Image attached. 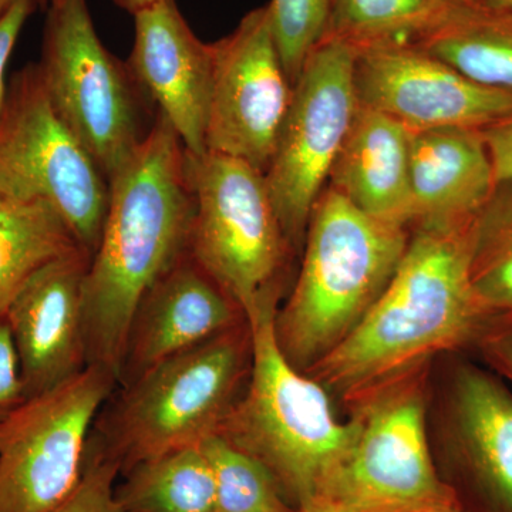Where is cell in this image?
Instances as JSON below:
<instances>
[{
	"mask_svg": "<svg viewBox=\"0 0 512 512\" xmlns=\"http://www.w3.org/2000/svg\"><path fill=\"white\" fill-rule=\"evenodd\" d=\"M188 170L195 198L190 254L247 313L265 293L279 291L291 248L265 174L210 151L188 153Z\"/></svg>",
	"mask_w": 512,
	"mask_h": 512,
	"instance_id": "cell-8",
	"label": "cell"
},
{
	"mask_svg": "<svg viewBox=\"0 0 512 512\" xmlns=\"http://www.w3.org/2000/svg\"><path fill=\"white\" fill-rule=\"evenodd\" d=\"M195 198L188 151L160 111L109 180V207L83 282L87 366L119 380L128 329L144 296L190 252Z\"/></svg>",
	"mask_w": 512,
	"mask_h": 512,
	"instance_id": "cell-1",
	"label": "cell"
},
{
	"mask_svg": "<svg viewBox=\"0 0 512 512\" xmlns=\"http://www.w3.org/2000/svg\"><path fill=\"white\" fill-rule=\"evenodd\" d=\"M249 363L245 320L117 386L94 421L87 446L116 464L120 476L143 461L197 446L237 402Z\"/></svg>",
	"mask_w": 512,
	"mask_h": 512,
	"instance_id": "cell-5",
	"label": "cell"
},
{
	"mask_svg": "<svg viewBox=\"0 0 512 512\" xmlns=\"http://www.w3.org/2000/svg\"><path fill=\"white\" fill-rule=\"evenodd\" d=\"M412 133L380 111L359 106L328 185L377 220L410 227Z\"/></svg>",
	"mask_w": 512,
	"mask_h": 512,
	"instance_id": "cell-18",
	"label": "cell"
},
{
	"mask_svg": "<svg viewBox=\"0 0 512 512\" xmlns=\"http://www.w3.org/2000/svg\"><path fill=\"white\" fill-rule=\"evenodd\" d=\"M414 45L467 79L512 94V10L471 0Z\"/></svg>",
	"mask_w": 512,
	"mask_h": 512,
	"instance_id": "cell-20",
	"label": "cell"
},
{
	"mask_svg": "<svg viewBox=\"0 0 512 512\" xmlns=\"http://www.w3.org/2000/svg\"><path fill=\"white\" fill-rule=\"evenodd\" d=\"M212 52L207 151L238 158L265 174L293 92L268 5L247 13L234 32L212 43Z\"/></svg>",
	"mask_w": 512,
	"mask_h": 512,
	"instance_id": "cell-12",
	"label": "cell"
},
{
	"mask_svg": "<svg viewBox=\"0 0 512 512\" xmlns=\"http://www.w3.org/2000/svg\"><path fill=\"white\" fill-rule=\"evenodd\" d=\"M468 2L471 0H335L325 39L345 43L355 52L393 43L414 45Z\"/></svg>",
	"mask_w": 512,
	"mask_h": 512,
	"instance_id": "cell-23",
	"label": "cell"
},
{
	"mask_svg": "<svg viewBox=\"0 0 512 512\" xmlns=\"http://www.w3.org/2000/svg\"><path fill=\"white\" fill-rule=\"evenodd\" d=\"M35 6L36 0H16L15 5L0 20V111L5 106L6 94H8L9 82H6V70H8L9 60L23 26L32 15Z\"/></svg>",
	"mask_w": 512,
	"mask_h": 512,
	"instance_id": "cell-29",
	"label": "cell"
},
{
	"mask_svg": "<svg viewBox=\"0 0 512 512\" xmlns=\"http://www.w3.org/2000/svg\"><path fill=\"white\" fill-rule=\"evenodd\" d=\"M355 50L325 39L306 60L265 173L286 241L301 249L313 208L328 185L359 109Z\"/></svg>",
	"mask_w": 512,
	"mask_h": 512,
	"instance_id": "cell-10",
	"label": "cell"
},
{
	"mask_svg": "<svg viewBox=\"0 0 512 512\" xmlns=\"http://www.w3.org/2000/svg\"><path fill=\"white\" fill-rule=\"evenodd\" d=\"M454 403L474 483L491 511L512 512V394L481 370L464 369Z\"/></svg>",
	"mask_w": 512,
	"mask_h": 512,
	"instance_id": "cell-19",
	"label": "cell"
},
{
	"mask_svg": "<svg viewBox=\"0 0 512 512\" xmlns=\"http://www.w3.org/2000/svg\"><path fill=\"white\" fill-rule=\"evenodd\" d=\"M335 0H271L269 20L279 56L295 86L306 60L325 39Z\"/></svg>",
	"mask_w": 512,
	"mask_h": 512,
	"instance_id": "cell-26",
	"label": "cell"
},
{
	"mask_svg": "<svg viewBox=\"0 0 512 512\" xmlns=\"http://www.w3.org/2000/svg\"><path fill=\"white\" fill-rule=\"evenodd\" d=\"M92 255L74 249L43 266L10 302L5 318L18 353L25 399L87 367L83 282Z\"/></svg>",
	"mask_w": 512,
	"mask_h": 512,
	"instance_id": "cell-14",
	"label": "cell"
},
{
	"mask_svg": "<svg viewBox=\"0 0 512 512\" xmlns=\"http://www.w3.org/2000/svg\"><path fill=\"white\" fill-rule=\"evenodd\" d=\"M359 419L352 450L311 511L423 512L457 497L431 460L419 393L379 400Z\"/></svg>",
	"mask_w": 512,
	"mask_h": 512,
	"instance_id": "cell-11",
	"label": "cell"
},
{
	"mask_svg": "<svg viewBox=\"0 0 512 512\" xmlns=\"http://www.w3.org/2000/svg\"><path fill=\"white\" fill-rule=\"evenodd\" d=\"M79 248L72 229L52 205L0 192V318L39 269Z\"/></svg>",
	"mask_w": 512,
	"mask_h": 512,
	"instance_id": "cell-21",
	"label": "cell"
},
{
	"mask_svg": "<svg viewBox=\"0 0 512 512\" xmlns=\"http://www.w3.org/2000/svg\"><path fill=\"white\" fill-rule=\"evenodd\" d=\"M245 320L238 303L188 252L138 305L128 329L119 386Z\"/></svg>",
	"mask_w": 512,
	"mask_h": 512,
	"instance_id": "cell-16",
	"label": "cell"
},
{
	"mask_svg": "<svg viewBox=\"0 0 512 512\" xmlns=\"http://www.w3.org/2000/svg\"><path fill=\"white\" fill-rule=\"evenodd\" d=\"M40 2H42L43 5L52 6L57 5V3L62 2V0H40Z\"/></svg>",
	"mask_w": 512,
	"mask_h": 512,
	"instance_id": "cell-36",
	"label": "cell"
},
{
	"mask_svg": "<svg viewBox=\"0 0 512 512\" xmlns=\"http://www.w3.org/2000/svg\"><path fill=\"white\" fill-rule=\"evenodd\" d=\"M16 0H0V20H2L3 16L9 12L10 8L15 5Z\"/></svg>",
	"mask_w": 512,
	"mask_h": 512,
	"instance_id": "cell-35",
	"label": "cell"
},
{
	"mask_svg": "<svg viewBox=\"0 0 512 512\" xmlns=\"http://www.w3.org/2000/svg\"><path fill=\"white\" fill-rule=\"evenodd\" d=\"M0 192L52 205L80 247L92 256L96 252L109 180L60 119L37 63L13 74L0 111Z\"/></svg>",
	"mask_w": 512,
	"mask_h": 512,
	"instance_id": "cell-7",
	"label": "cell"
},
{
	"mask_svg": "<svg viewBox=\"0 0 512 512\" xmlns=\"http://www.w3.org/2000/svg\"><path fill=\"white\" fill-rule=\"evenodd\" d=\"M113 2L116 3L119 8L136 16L137 13L160 5V3L168 2V0H113Z\"/></svg>",
	"mask_w": 512,
	"mask_h": 512,
	"instance_id": "cell-32",
	"label": "cell"
},
{
	"mask_svg": "<svg viewBox=\"0 0 512 512\" xmlns=\"http://www.w3.org/2000/svg\"><path fill=\"white\" fill-rule=\"evenodd\" d=\"M128 67L188 153H207L214 52L192 32L174 0L134 16Z\"/></svg>",
	"mask_w": 512,
	"mask_h": 512,
	"instance_id": "cell-15",
	"label": "cell"
},
{
	"mask_svg": "<svg viewBox=\"0 0 512 512\" xmlns=\"http://www.w3.org/2000/svg\"><path fill=\"white\" fill-rule=\"evenodd\" d=\"M119 467L87 446L82 478L72 494L50 512H127L116 498Z\"/></svg>",
	"mask_w": 512,
	"mask_h": 512,
	"instance_id": "cell-27",
	"label": "cell"
},
{
	"mask_svg": "<svg viewBox=\"0 0 512 512\" xmlns=\"http://www.w3.org/2000/svg\"><path fill=\"white\" fill-rule=\"evenodd\" d=\"M423 512H473L468 510L466 505L458 500V497H454L453 500H448L446 503L434 505L429 510Z\"/></svg>",
	"mask_w": 512,
	"mask_h": 512,
	"instance_id": "cell-33",
	"label": "cell"
},
{
	"mask_svg": "<svg viewBox=\"0 0 512 512\" xmlns=\"http://www.w3.org/2000/svg\"><path fill=\"white\" fill-rule=\"evenodd\" d=\"M470 276L481 311H512V184H497L471 225Z\"/></svg>",
	"mask_w": 512,
	"mask_h": 512,
	"instance_id": "cell-24",
	"label": "cell"
},
{
	"mask_svg": "<svg viewBox=\"0 0 512 512\" xmlns=\"http://www.w3.org/2000/svg\"><path fill=\"white\" fill-rule=\"evenodd\" d=\"M355 53L359 106L392 117L410 133L453 127L483 131L512 116V94L467 79L412 43Z\"/></svg>",
	"mask_w": 512,
	"mask_h": 512,
	"instance_id": "cell-13",
	"label": "cell"
},
{
	"mask_svg": "<svg viewBox=\"0 0 512 512\" xmlns=\"http://www.w3.org/2000/svg\"><path fill=\"white\" fill-rule=\"evenodd\" d=\"M119 386L89 365L20 404L0 426V512H50L73 493L100 410Z\"/></svg>",
	"mask_w": 512,
	"mask_h": 512,
	"instance_id": "cell-9",
	"label": "cell"
},
{
	"mask_svg": "<svg viewBox=\"0 0 512 512\" xmlns=\"http://www.w3.org/2000/svg\"><path fill=\"white\" fill-rule=\"evenodd\" d=\"M200 447L214 476L217 512H299L261 461L220 434L205 437Z\"/></svg>",
	"mask_w": 512,
	"mask_h": 512,
	"instance_id": "cell-25",
	"label": "cell"
},
{
	"mask_svg": "<svg viewBox=\"0 0 512 512\" xmlns=\"http://www.w3.org/2000/svg\"><path fill=\"white\" fill-rule=\"evenodd\" d=\"M279 291L265 293L245 316L251 335L248 389L215 433L255 457L288 503L308 512L359 436L360 419L339 423L322 384L288 362L275 333Z\"/></svg>",
	"mask_w": 512,
	"mask_h": 512,
	"instance_id": "cell-3",
	"label": "cell"
},
{
	"mask_svg": "<svg viewBox=\"0 0 512 512\" xmlns=\"http://www.w3.org/2000/svg\"><path fill=\"white\" fill-rule=\"evenodd\" d=\"M409 228L365 214L326 187L313 208L301 271L275 333L288 362L308 373L373 308L409 245Z\"/></svg>",
	"mask_w": 512,
	"mask_h": 512,
	"instance_id": "cell-4",
	"label": "cell"
},
{
	"mask_svg": "<svg viewBox=\"0 0 512 512\" xmlns=\"http://www.w3.org/2000/svg\"><path fill=\"white\" fill-rule=\"evenodd\" d=\"M471 225L416 228L382 296L309 370L313 379L363 392L464 342L483 312L471 286Z\"/></svg>",
	"mask_w": 512,
	"mask_h": 512,
	"instance_id": "cell-2",
	"label": "cell"
},
{
	"mask_svg": "<svg viewBox=\"0 0 512 512\" xmlns=\"http://www.w3.org/2000/svg\"><path fill=\"white\" fill-rule=\"evenodd\" d=\"M116 498L127 512H217L210 463L200 444L137 464Z\"/></svg>",
	"mask_w": 512,
	"mask_h": 512,
	"instance_id": "cell-22",
	"label": "cell"
},
{
	"mask_svg": "<svg viewBox=\"0 0 512 512\" xmlns=\"http://www.w3.org/2000/svg\"><path fill=\"white\" fill-rule=\"evenodd\" d=\"M483 136L493 161L495 183L512 184V116L484 128Z\"/></svg>",
	"mask_w": 512,
	"mask_h": 512,
	"instance_id": "cell-30",
	"label": "cell"
},
{
	"mask_svg": "<svg viewBox=\"0 0 512 512\" xmlns=\"http://www.w3.org/2000/svg\"><path fill=\"white\" fill-rule=\"evenodd\" d=\"M37 66L60 119L110 180L150 130L144 128L147 94L101 42L87 0L49 6Z\"/></svg>",
	"mask_w": 512,
	"mask_h": 512,
	"instance_id": "cell-6",
	"label": "cell"
},
{
	"mask_svg": "<svg viewBox=\"0 0 512 512\" xmlns=\"http://www.w3.org/2000/svg\"><path fill=\"white\" fill-rule=\"evenodd\" d=\"M495 187L483 131L453 127L412 133L410 227H468Z\"/></svg>",
	"mask_w": 512,
	"mask_h": 512,
	"instance_id": "cell-17",
	"label": "cell"
},
{
	"mask_svg": "<svg viewBox=\"0 0 512 512\" xmlns=\"http://www.w3.org/2000/svg\"><path fill=\"white\" fill-rule=\"evenodd\" d=\"M495 356L500 360L501 365L507 370L508 375L512 377V329L495 343Z\"/></svg>",
	"mask_w": 512,
	"mask_h": 512,
	"instance_id": "cell-31",
	"label": "cell"
},
{
	"mask_svg": "<svg viewBox=\"0 0 512 512\" xmlns=\"http://www.w3.org/2000/svg\"><path fill=\"white\" fill-rule=\"evenodd\" d=\"M25 400L12 332L5 318H0V426Z\"/></svg>",
	"mask_w": 512,
	"mask_h": 512,
	"instance_id": "cell-28",
	"label": "cell"
},
{
	"mask_svg": "<svg viewBox=\"0 0 512 512\" xmlns=\"http://www.w3.org/2000/svg\"><path fill=\"white\" fill-rule=\"evenodd\" d=\"M311 512H343V511H336V510H316Z\"/></svg>",
	"mask_w": 512,
	"mask_h": 512,
	"instance_id": "cell-37",
	"label": "cell"
},
{
	"mask_svg": "<svg viewBox=\"0 0 512 512\" xmlns=\"http://www.w3.org/2000/svg\"><path fill=\"white\" fill-rule=\"evenodd\" d=\"M484 5L494 6V8L512 10V0H477Z\"/></svg>",
	"mask_w": 512,
	"mask_h": 512,
	"instance_id": "cell-34",
	"label": "cell"
}]
</instances>
